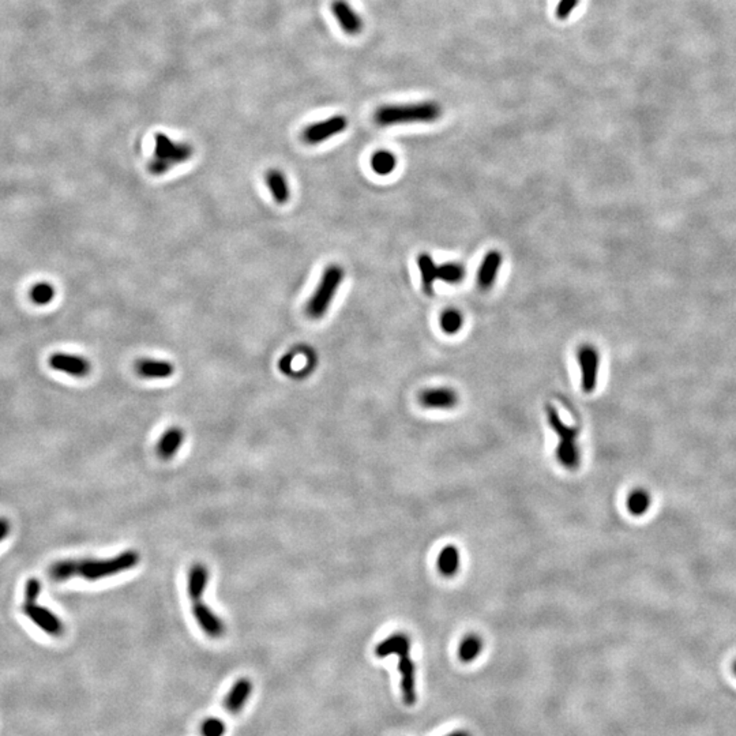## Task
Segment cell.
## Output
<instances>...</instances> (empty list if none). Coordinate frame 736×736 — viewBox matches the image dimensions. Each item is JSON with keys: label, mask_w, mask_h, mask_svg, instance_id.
Instances as JSON below:
<instances>
[{"label": "cell", "mask_w": 736, "mask_h": 736, "mask_svg": "<svg viewBox=\"0 0 736 736\" xmlns=\"http://www.w3.org/2000/svg\"><path fill=\"white\" fill-rule=\"evenodd\" d=\"M406 645H411L409 637L406 634L397 633V634H393V636L387 637L382 642H379L378 646L375 648V655L381 657V658L391 656V655H397V652L402 649L404 646H406Z\"/></svg>", "instance_id": "cb8c5ba5"}, {"label": "cell", "mask_w": 736, "mask_h": 736, "mask_svg": "<svg viewBox=\"0 0 736 736\" xmlns=\"http://www.w3.org/2000/svg\"><path fill=\"white\" fill-rule=\"evenodd\" d=\"M446 736H472V735H470V734H468V732H466V731H456V732H453V734H450V735H446Z\"/></svg>", "instance_id": "836d02e7"}, {"label": "cell", "mask_w": 736, "mask_h": 736, "mask_svg": "<svg viewBox=\"0 0 736 736\" xmlns=\"http://www.w3.org/2000/svg\"><path fill=\"white\" fill-rule=\"evenodd\" d=\"M439 325H441V329L446 333V335H457L461 329H463V325H464V317L463 314L456 310V308H448L445 310L442 314H441V318H439Z\"/></svg>", "instance_id": "4316f807"}, {"label": "cell", "mask_w": 736, "mask_h": 736, "mask_svg": "<svg viewBox=\"0 0 736 736\" xmlns=\"http://www.w3.org/2000/svg\"><path fill=\"white\" fill-rule=\"evenodd\" d=\"M578 3H579V0H560L557 6V11H555L558 19L560 21L567 19L569 16H572V13L576 9Z\"/></svg>", "instance_id": "4dcf8cb0"}, {"label": "cell", "mask_w": 736, "mask_h": 736, "mask_svg": "<svg viewBox=\"0 0 736 736\" xmlns=\"http://www.w3.org/2000/svg\"><path fill=\"white\" fill-rule=\"evenodd\" d=\"M577 362L581 368V384L585 393H592L597 384L600 354L596 347L585 344L577 351Z\"/></svg>", "instance_id": "ba28073f"}, {"label": "cell", "mask_w": 736, "mask_h": 736, "mask_svg": "<svg viewBox=\"0 0 736 736\" xmlns=\"http://www.w3.org/2000/svg\"><path fill=\"white\" fill-rule=\"evenodd\" d=\"M464 265L458 262H446L436 266V281H443L450 285L460 284L465 278Z\"/></svg>", "instance_id": "603a6c76"}, {"label": "cell", "mask_w": 736, "mask_h": 736, "mask_svg": "<svg viewBox=\"0 0 736 736\" xmlns=\"http://www.w3.org/2000/svg\"><path fill=\"white\" fill-rule=\"evenodd\" d=\"M48 363L51 368L77 378L89 375L92 369V364L86 357L73 353H53L49 356Z\"/></svg>", "instance_id": "30bf717a"}, {"label": "cell", "mask_w": 736, "mask_h": 736, "mask_svg": "<svg viewBox=\"0 0 736 736\" xmlns=\"http://www.w3.org/2000/svg\"><path fill=\"white\" fill-rule=\"evenodd\" d=\"M226 732L224 721L217 717H209L201 724V735L224 736Z\"/></svg>", "instance_id": "f546056e"}, {"label": "cell", "mask_w": 736, "mask_h": 736, "mask_svg": "<svg viewBox=\"0 0 736 736\" xmlns=\"http://www.w3.org/2000/svg\"><path fill=\"white\" fill-rule=\"evenodd\" d=\"M461 566L460 550L456 545H448L443 547L438 555L436 567L442 576H456Z\"/></svg>", "instance_id": "ac0fdd59"}, {"label": "cell", "mask_w": 736, "mask_h": 736, "mask_svg": "<svg viewBox=\"0 0 736 736\" xmlns=\"http://www.w3.org/2000/svg\"><path fill=\"white\" fill-rule=\"evenodd\" d=\"M208 582V569L204 564H201V563L194 564L191 570H190V573H189V594H190L192 601H199L201 600L202 594L205 593Z\"/></svg>", "instance_id": "ffe728a7"}, {"label": "cell", "mask_w": 736, "mask_h": 736, "mask_svg": "<svg viewBox=\"0 0 736 736\" xmlns=\"http://www.w3.org/2000/svg\"><path fill=\"white\" fill-rule=\"evenodd\" d=\"M626 505H627V510L631 515L641 517L651 508V495L645 490L637 488L629 494Z\"/></svg>", "instance_id": "484cf974"}, {"label": "cell", "mask_w": 736, "mask_h": 736, "mask_svg": "<svg viewBox=\"0 0 736 736\" xmlns=\"http://www.w3.org/2000/svg\"><path fill=\"white\" fill-rule=\"evenodd\" d=\"M545 414L551 429L559 438L558 446L555 450L558 463L569 470H576L581 465V450L578 445L579 427H572L563 423L557 408H554L550 404L545 408Z\"/></svg>", "instance_id": "277c9868"}, {"label": "cell", "mask_w": 736, "mask_h": 736, "mask_svg": "<svg viewBox=\"0 0 736 736\" xmlns=\"http://www.w3.org/2000/svg\"><path fill=\"white\" fill-rule=\"evenodd\" d=\"M369 165H371V169L377 175L387 177V175H390L391 172L396 171V168H397V157L390 150L379 149V150H375L374 154L371 156Z\"/></svg>", "instance_id": "7402d4cb"}, {"label": "cell", "mask_w": 736, "mask_h": 736, "mask_svg": "<svg viewBox=\"0 0 736 736\" xmlns=\"http://www.w3.org/2000/svg\"><path fill=\"white\" fill-rule=\"evenodd\" d=\"M49 576L55 581H65L75 577V560L67 559L56 562L49 569Z\"/></svg>", "instance_id": "f1b7e54d"}, {"label": "cell", "mask_w": 736, "mask_h": 736, "mask_svg": "<svg viewBox=\"0 0 736 736\" xmlns=\"http://www.w3.org/2000/svg\"><path fill=\"white\" fill-rule=\"evenodd\" d=\"M442 116V107L435 101L382 105L374 112V122L379 127H391L412 123H433Z\"/></svg>", "instance_id": "6da1fadb"}, {"label": "cell", "mask_w": 736, "mask_h": 736, "mask_svg": "<svg viewBox=\"0 0 736 736\" xmlns=\"http://www.w3.org/2000/svg\"><path fill=\"white\" fill-rule=\"evenodd\" d=\"M135 372L144 379H167L175 374V367L168 360L144 357L135 363Z\"/></svg>", "instance_id": "2e32d148"}, {"label": "cell", "mask_w": 736, "mask_h": 736, "mask_svg": "<svg viewBox=\"0 0 736 736\" xmlns=\"http://www.w3.org/2000/svg\"><path fill=\"white\" fill-rule=\"evenodd\" d=\"M332 13L341 29L349 36H357L363 31V19L347 0H335L332 3Z\"/></svg>", "instance_id": "4fadbf2b"}, {"label": "cell", "mask_w": 736, "mask_h": 736, "mask_svg": "<svg viewBox=\"0 0 736 736\" xmlns=\"http://www.w3.org/2000/svg\"><path fill=\"white\" fill-rule=\"evenodd\" d=\"M345 278V270L341 265L332 263L325 268L320 283L305 303V315L312 320H320L330 310L336 298L337 290Z\"/></svg>", "instance_id": "3957f363"}, {"label": "cell", "mask_w": 736, "mask_h": 736, "mask_svg": "<svg viewBox=\"0 0 736 736\" xmlns=\"http://www.w3.org/2000/svg\"><path fill=\"white\" fill-rule=\"evenodd\" d=\"M348 127V119L344 115H335L322 122L312 123L302 131V141L307 144H320Z\"/></svg>", "instance_id": "8992f818"}, {"label": "cell", "mask_w": 736, "mask_h": 736, "mask_svg": "<svg viewBox=\"0 0 736 736\" xmlns=\"http://www.w3.org/2000/svg\"><path fill=\"white\" fill-rule=\"evenodd\" d=\"M192 614L198 626L204 630V633L210 638H220L225 633L224 622L220 616H217L206 604L199 601H194Z\"/></svg>", "instance_id": "7c38bea8"}, {"label": "cell", "mask_w": 736, "mask_h": 736, "mask_svg": "<svg viewBox=\"0 0 736 736\" xmlns=\"http://www.w3.org/2000/svg\"><path fill=\"white\" fill-rule=\"evenodd\" d=\"M734 671H735V673H736V663H735V664H734Z\"/></svg>", "instance_id": "e575fe53"}, {"label": "cell", "mask_w": 736, "mask_h": 736, "mask_svg": "<svg viewBox=\"0 0 736 736\" xmlns=\"http://www.w3.org/2000/svg\"><path fill=\"white\" fill-rule=\"evenodd\" d=\"M10 533V522L6 518H0V542H3Z\"/></svg>", "instance_id": "d6a6232c"}, {"label": "cell", "mask_w": 736, "mask_h": 736, "mask_svg": "<svg viewBox=\"0 0 736 736\" xmlns=\"http://www.w3.org/2000/svg\"><path fill=\"white\" fill-rule=\"evenodd\" d=\"M41 592V584L37 578H31L25 588V601H37V597Z\"/></svg>", "instance_id": "1f68e13d"}, {"label": "cell", "mask_w": 736, "mask_h": 736, "mask_svg": "<svg viewBox=\"0 0 736 736\" xmlns=\"http://www.w3.org/2000/svg\"><path fill=\"white\" fill-rule=\"evenodd\" d=\"M22 612L36 624L38 629H41L44 633L52 637H61L63 634L64 626L59 616H56L53 612L48 609L41 607L37 604V601H25Z\"/></svg>", "instance_id": "9c48e42d"}, {"label": "cell", "mask_w": 736, "mask_h": 736, "mask_svg": "<svg viewBox=\"0 0 736 736\" xmlns=\"http://www.w3.org/2000/svg\"><path fill=\"white\" fill-rule=\"evenodd\" d=\"M56 290L48 281L36 283L29 290V298L34 305H47L55 299Z\"/></svg>", "instance_id": "83f0119b"}, {"label": "cell", "mask_w": 736, "mask_h": 736, "mask_svg": "<svg viewBox=\"0 0 736 736\" xmlns=\"http://www.w3.org/2000/svg\"><path fill=\"white\" fill-rule=\"evenodd\" d=\"M183 439H184V433L177 427L169 429L165 433H162L160 442L157 445V453L161 458L169 460L171 457H174L182 446Z\"/></svg>", "instance_id": "44dd1931"}, {"label": "cell", "mask_w": 736, "mask_h": 736, "mask_svg": "<svg viewBox=\"0 0 736 736\" xmlns=\"http://www.w3.org/2000/svg\"><path fill=\"white\" fill-rule=\"evenodd\" d=\"M265 180H266L268 190L270 192L274 202L278 205L288 204V201L290 199V189H289L287 175L277 168H272L266 172Z\"/></svg>", "instance_id": "e0dca14e"}, {"label": "cell", "mask_w": 736, "mask_h": 736, "mask_svg": "<svg viewBox=\"0 0 736 736\" xmlns=\"http://www.w3.org/2000/svg\"><path fill=\"white\" fill-rule=\"evenodd\" d=\"M436 266L438 263L430 254H420L417 256V268L420 272L421 287L424 293L427 295L433 293V287L436 283Z\"/></svg>", "instance_id": "d6986e66"}, {"label": "cell", "mask_w": 736, "mask_h": 736, "mask_svg": "<svg viewBox=\"0 0 736 736\" xmlns=\"http://www.w3.org/2000/svg\"><path fill=\"white\" fill-rule=\"evenodd\" d=\"M458 394L450 387H431L420 393L419 401L429 409H453L458 404Z\"/></svg>", "instance_id": "8fae6325"}, {"label": "cell", "mask_w": 736, "mask_h": 736, "mask_svg": "<svg viewBox=\"0 0 736 736\" xmlns=\"http://www.w3.org/2000/svg\"><path fill=\"white\" fill-rule=\"evenodd\" d=\"M194 147L189 142L174 141L164 132L154 135V153L147 164V169L154 177H162L172 168L190 161Z\"/></svg>", "instance_id": "7a4b0ae2"}, {"label": "cell", "mask_w": 736, "mask_h": 736, "mask_svg": "<svg viewBox=\"0 0 736 736\" xmlns=\"http://www.w3.org/2000/svg\"><path fill=\"white\" fill-rule=\"evenodd\" d=\"M483 651V640L478 634H468L461 641L458 648V657L463 663H472L480 656Z\"/></svg>", "instance_id": "d4e9b609"}, {"label": "cell", "mask_w": 736, "mask_h": 736, "mask_svg": "<svg viewBox=\"0 0 736 736\" xmlns=\"http://www.w3.org/2000/svg\"><path fill=\"white\" fill-rule=\"evenodd\" d=\"M411 645L404 646L397 652L399 673H400L401 695L402 703L408 706L416 704V666L409 656Z\"/></svg>", "instance_id": "52a82bcc"}, {"label": "cell", "mask_w": 736, "mask_h": 736, "mask_svg": "<svg viewBox=\"0 0 736 736\" xmlns=\"http://www.w3.org/2000/svg\"><path fill=\"white\" fill-rule=\"evenodd\" d=\"M253 694V682L247 678H241L233 683V686L225 695L224 706L226 712L232 715H238L248 703L250 695Z\"/></svg>", "instance_id": "9a60e30c"}, {"label": "cell", "mask_w": 736, "mask_h": 736, "mask_svg": "<svg viewBox=\"0 0 736 736\" xmlns=\"http://www.w3.org/2000/svg\"><path fill=\"white\" fill-rule=\"evenodd\" d=\"M503 263V256L498 250L488 251L481 261L478 270V285L483 290L493 288L495 284L499 269Z\"/></svg>", "instance_id": "5bb4252c"}, {"label": "cell", "mask_w": 736, "mask_h": 736, "mask_svg": "<svg viewBox=\"0 0 736 736\" xmlns=\"http://www.w3.org/2000/svg\"><path fill=\"white\" fill-rule=\"evenodd\" d=\"M140 563L137 551H125L111 559L75 560V576L83 577L88 581H97L105 577L115 576L127 572Z\"/></svg>", "instance_id": "5b68a950"}]
</instances>
